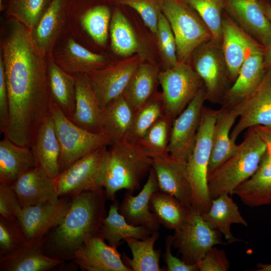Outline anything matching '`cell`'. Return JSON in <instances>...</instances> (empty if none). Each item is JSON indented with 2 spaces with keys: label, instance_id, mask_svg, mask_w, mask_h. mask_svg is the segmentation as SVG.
Instances as JSON below:
<instances>
[{
  "label": "cell",
  "instance_id": "cell-37",
  "mask_svg": "<svg viewBox=\"0 0 271 271\" xmlns=\"http://www.w3.org/2000/svg\"><path fill=\"white\" fill-rule=\"evenodd\" d=\"M149 206L160 224L175 231L184 224L192 210L172 195L160 190L152 195Z\"/></svg>",
  "mask_w": 271,
  "mask_h": 271
},
{
  "label": "cell",
  "instance_id": "cell-48",
  "mask_svg": "<svg viewBox=\"0 0 271 271\" xmlns=\"http://www.w3.org/2000/svg\"><path fill=\"white\" fill-rule=\"evenodd\" d=\"M173 235H170L166 237L165 251L163 255L164 260L168 271H197L199 270L197 263L187 264L182 259L174 256L171 252Z\"/></svg>",
  "mask_w": 271,
  "mask_h": 271
},
{
  "label": "cell",
  "instance_id": "cell-18",
  "mask_svg": "<svg viewBox=\"0 0 271 271\" xmlns=\"http://www.w3.org/2000/svg\"><path fill=\"white\" fill-rule=\"evenodd\" d=\"M71 259L84 271H132L117 248L107 244L98 234L86 240Z\"/></svg>",
  "mask_w": 271,
  "mask_h": 271
},
{
  "label": "cell",
  "instance_id": "cell-40",
  "mask_svg": "<svg viewBox=\"0 0 271 271\" xmlns=\"http://www.w3.org/2000/svg\"><path fill=\"white\" fill-rule=\"evenodd\" d=\"M173 120L165 113L147 131L138 143L144 152L152 159L169 154Z\"/></svg>",
  "mask_w": 271,
  "mask_h": 271
},
{
  "label": "cell",
  "instance_id": "cell-54",
  "mask_svg": "<svg viewBox=\"0 0 271 271\" xmlns=\"http://www.w3.org/2000/svg\"><path fill=\"white\" fill-rule=\"evenodd\" d=\"M257 271H271V263H259L257 265Z\"/></svg>",
  "mask_w": 271,
  "mask_h": 271
},
{
  "label": "cell",
  "instance_id": "cell-53",
  "mask_svg": "<svg viewBox=\"0 0 271 271\" xmlns=\"http://www.w3.org/2000/svg\"><path fill=\"white\" fill-rule=\"evenodd\" d=\"M262 9L271 22V4L267 0H259Z\"/></svg>",
  "mask_w": 271,
  "mask_h": 271
},
{
  "label": "cell",
  "instance_id": "cell-24",
  "mask_svg": "<svg viewBox=\"0 0 271 271\" xmlns=\"http://www.w3.org/2000/svg\"><path fill=\"white\" fill-rule=\"evenodd\" d=\"M76 80V105L74 114L69 119L88 131L101 133L102 109L93 91L86 73L74 74Z\"/></svg>",
  "mask_w": 271,
  "mask_h": 271
},
{
  "label": "cell",
  "instance_id": "cell-21",
  "mask_svg": "<svg viewBox=\"0 0 271 271\" xmlns=\"http://www.w3.org/2000/svg\"><path fill=\"white\" fill-rule=\"evenodd\" d=\"M11 186L22 207L59 197L56 179L40 165L28 170Z\"/></svg>",
  "mask_w": 271,
  "mask_h": 271
},
{
  "label": "cell",
  "instance_id": "cell-33",
  "mask_svg": "<svg viewBox=\"0 0 271 271\" xmlns=\"http://www.w3.org/2000/svg\"><path fill=\"white\" fill-rule=\"evenodd\" d=\"M119 204L115 199L110 205L106 216L103 219L98 235L108 244L117 248L121 240L132 237L143 240L154 232L143 226L129 224L119 212Z\"/></svg>",
  "mask_w": 271,
  "mask_h": 271
},
{
  "label": "cell",
  "instance_id": "cell-34",
  "mask_svg": "<svg viewBox=\"0 0 271 271\" xmlns=\"http://www.w3.org/2000/svg\"><path fill=\"white\" fill-rule=\"evenodd\" d=\"M160 71L154 64L144 61L133 74L122 96L135 111L157 91Z\"/></svg>",
  "mask_w": 271,
  "mask_h": 271
},
{
  "label": "cell",
  "instance_id": "cell-3",
  "mask_svg": "<svg viewBox=\"0 0 271 271\" xmlns=\"http://www.w3.org/2000/svg\"><path fill=\"white\" fill-rule=\"evenodd\" d=\"M266 152L264 141L254 127L249 128L236 152L208 176L211 199L224 193L232 195L256 172Z\"/></svg>",
  "mask_w": 271,
  "mask_h": 271
},
{
  "label": "cell",
  "instance_id": "cell-39",
  "mask_svg": "<svg viewBox=\"0 0 271 271\" xmlns=\"http://www.w3.org/2000/svg\"><path fill=\"white\" fill-rule=\"evenodd\" d=\"M109 33L112 51L122 57L140 53L141 47L129 21L119 10L114 12L110 23Z\"/></svg>",
  "mask_w": 271,
  "mask_h": 271
},
{
  "label": "cell",
  "instance_id": "cell-47",
  "mask_svg": "<svg viewBox=\"0 0 271 271\" xmlns=\"http://www.w3.org/2000/svg\"><path fill=\"white\" fill-rule=\"evenodd\" d=\"M197 264L200 271H226L230 266L225 251L215 246L211 248Z\"/></svg>",
  "mask_w": 271,
  "mask_h": 271
},
{
  "label": "cell",
  "instance_id": "cell-16",
  "mask_svg": "<svg viewBox=\"0 0 271 271\" xmlns=\"http://www.w3.org/2000/svg\"><path fill=\"white\" fill-rule=\"evenodd\" d=\"M221 47L232 84L248 56L263 47L235 23L224 11L222 16Z\"/></svg>",
  "mask_w": 271,
  "mask_h": 271
},
{
  "label": "cell",
  "instance_id": "cell-41",
  "mask_svg": "<svg viewBox=\"0 0 271 271\" xmlns=\"http://www.w3.org/2000/svg\"><path fill=\"white\" fill-rule=\"evenodd\" d=\"M198 14L209 29L212 39L222 41V16L224 5L222 0H182Z\"/></svg>",
  "mask_w": 271,
  "mask_h": 271
},
{
  "label": "cell",
  "instance_id": "cell-51",
  "mask_svg": "<svg viewBox=\"0 0 271 271\" xmlns=\"http://www.w3.org/2000/svg\"><path fill=\"white\" fill-rule=\"evenodd\" d=\"M266 145V153L271 158V127L256 126L254 127Z\"/></svg>",
  "mask_w": 271,
  "mask_h": 271
},
{
  "label": "cell",
  "instance_id": "cell-14",
  "mask_svg": "<svg viewBox=\"0 0 271 271\" xmlns=\"http://www.w3.org/2000/svg\"><path fill=\"white\" fill-rule=\"evenodd\" d=\"M206 101L203 87L186 108L174 119L168 146L169 154L171 156L187 162L195 145Z\"/></svg>",
  "mask_w": 271,
  "mask_h": 271
},
{
  "label": "cell",
  "instance_id": "cell-44",
  "mask_svg": "<svg viewBox=\"0 0 271 271\" xmlns=\"http://www.w3.org/2000/svg\"><path fill=\"white\" fill-rule=\"evenodd\" d=\"M25 244L16 220L0 216V256L11 252Z\"/></svg>",
  "mask_w": 271,
  "mask_h": 271
},
{
  "label": "cell",
  "instance_id": "cell-1",
  "mask_svg": "<svg viewBox=\"0 0 271 271\" xmlns=\"http://www.w3.org/2000/svg\"><path fill=\"white\" fill-rule=\"evenodd\" d=\"M1 49L9 108L3 133L14 144L31 148L53 104L47 57L36 47L31 31L13 18Z\"/></svg>",
  "mask_w": 271,
  "mask_h": 271
},
{
  "label": "cell",
  "instance_id": "cell-26",
  "mask_svg": "<svg viewBox=\"0 0 271 271\" xmlns=\"http://www.w3.org/2000/svg\"><path fill=\"white\" fill-rule=\"evenodd\" d=\"M42 244H24L0 256L1 271H45L64 262L49 257L42 251Z\"/></svg>",
  "mask_w": 271,
  "mask_h": 271
},
{
  "label": "cell",
  "instance_id": "cell-20",
  "mask_svg": "<svg viewBox=\"0 0 271 271\" xmlns=\"http://www.w3.org/2000/svg\"><path fill=\"white\" fill-rule=\"evenodd\" d=\"M159 190L156 175L152 167L143 189L136 196L127 191L119 204V212L130 224L143 226L155 232L160 228V223L155 214L150 209L152 195Z\"/></svg>",
  "mask_w": 271,
  "mask_h": 271
},
{
  "label": "cell",
  "instance_id": "cell-31",
  "mask_svg": "<svg viewBox=\"0 0 271 271\" xmlns=\"http://www.w3.org/2000/svg\"><path fill=\"white\" fill-rule=\"evenodd\" d=\"M31 148L39 165L56 179L60 174V149L51 114L40 127Z\"/></svg>",
  "mask_w": 271,
  "mask_h": 271
},
{
  "label": "cell",
  "instance_id": "cell-55",
  "mask_svg": "<svg viewBox=\"0 0 271 271\" xmlns=\"http://www.w3.org/2000/svg\"><path fill=\"white\" fill-rule=\"evenodd\" d=\"M2 0H0V5H1V7H2Z\"/></svg>",
  "mask_w": 271,
  "mask_h": 271
},
{
  "label": "cell",
  "instance_id": "cell-22",
  "mask_svg": "<svg viewBox=\"0 0 271 271\" xmlns=\"http://www.w3.org/2000/svg\"><path fill=\"white\" fill-rule=\"evenodd\" d=\"M239 114L238 104L233 106H221L218 109L213 131L212 149L208 177L237 150L238 144L231 141L230 133Z\"/></svg>",
  "mask_w": 271,
  "mask_h": 271
},
{
  "label": "cell",
  "instance_id": "cell-7",
  "mask_svg": "<svg viewBox=\"0 0 271 271\" xmlns=\"http://www.w3.org/2000/svg\"><path fill=\"white\" fill-rule=\"evenodd\" d=\"M51 115L60 149V174L80 158L113 144L103 133L90 132L74 124L54 103Z\"/></svg>",
  "mask_w": 271,
  "mask_h": 271
},
{
  "label": "cell",
  "instance_id": "cell-29",
  "mask_svg": "<svg viewBox=\"0 0 271 271\" xmlns=\"http://www.w3.org/2000/svg\"><path fill=\"white\" fill-rule=\"evenodd\" d=\"M49 84L53 103L69 119L75 112L76 105V80L74 74L62 69L48 56Z\"/></svg>",
  "mask_w": 271,
  "mask_h": 271
},
{
  "label": "cell",
  "instance_id": "cell-5",
  "mask_svg": "<svg viewBox=\"0 0 271 271\" xmlns=\"http://www.w3.org/2000/svg\"><path fill=\"white\" fill-rule=\"evenodd\" d=\"M218 110L204 106L195 145L186 162L192 195V210L207 212L212 199L208 186V167L212 149V135Z\"/></svg>",
  "mask_w": 271,
  "mask_h": 271
},
{
  "label": "cell",
  "instance_id": "cell-2",
  "mask_svg": "<svg viewBox=\"0 0 271 271\" xmlns=\"http://www.w3.org/2000/svg\"><path fill=\"white\" fill-rule=\"evenodd\" d=\"M106 199L104 188L71 197L70 207L62 221L43 240V252L49 257L64 261L71 259L86 240L98 234L107 215Z\"/></svg>",
  "mask_w": 271,
  "mask_h": 271
},
{
  "label": "cell",
  "instance_id": "cell-17",
  "mask_svg": "<svg viewBox=\"0 0 271 271\" xmlns=\"http://www.w3.org/2000/svg\"><path fill=\"white\" fill-rule=\"evenodd\" d=\"M224 12L263 47L271 38V22L259 0H222Z\"/></svg>",
  "mask_w": 271,
  "mask_h": 271
},
{
  "label": "cell",
  "instance_id": "cell-35",
  "mask_svg": "<svg viewBox=\"0 0 271 271\" xmlns=\"http://www.w3.org/2000/svg\"><path fill=\"white\" fill-rule=\"evenodd\" d=\"M134 111L122 95L102 109L101 133L113 144L125 140L132 121Z\"/></svg>",
  "mask_w": 271,
  "mask_h": 271
},
{
  "label": "cell",
  "instance_id": "cell-11",
  "mask_svg": "<svg viewBox=\"0 0 271 271\" xmlns=\"http://www.w3.org/2000/svg\"><path fill=\"white\" fill-rule=\"evenodd\" d=\"M144 61L143 54L138 53L86 73L102 109L122 95L133 74Z\"/></svg>",
  "mask_w": 271,
  "mask_h": 271
},
{
  "label": "cell",
  "instance_id": "cell-4",
  "mask_svg": "<svg viewBox=\"0 0 271 271\" xmlns=\"http://www.w3.org/2000/svg\"><path fill=\"white\" fill-rule=\"evenodd\" d=\"M107 150L103 188L106 198L113 201L121 189L133 192L140 188L142 179L152 167V159L137 144L124 140L112 144Z\"/></svg>",
  "mask_w": 271,
  "mask_h": 271
},
{
  "label": "cell",
  "instance_id": "cell-28",
  "mask_svg": "<svg viewBox=\"0 0 271 271\" xmlns=\"http://www.w3.org/2000/svg\"><path fill=\"white\" fill-rule=\"evenodd\" d=\"M246 205L271 204V158L266 152L254 174L233 191Z\"/></svg>",
  "mask_w": 271,
  "mask_h": 271
},
{
  "label": "cell",
  "instance_id": "cell-36",
  "mask_svg": "<svg viewBox=\"0 0 271 271\" xmlns=\"http://www.w3.org/2000/svg\"><path fill=\"white\" fill-rule=\"evenodd\" d=\"M159 236L157 231L143 240L132 237L125 238L124 241L129 247L132 255V258H130L123 253L122 259L125 265L132 271L164 270L160 266L161 249H154V244Z\"/></svg>",
  "mask_w": 271,
  "mask_h": 271
},
{
  "label": "cell",
  "instance_id": "cell-30",
  "mask_svg": "<svg viewBox=\"0 0 271 271\" xmlns=\"http://www.w3.org/2000/svg\"><path fill=\"white\" fill-rule=\"evenodd\" d=\"M56 58L54 61L57 65L72 74H86L109 63L105 56L90 51L72 38L65 43Z\"/></svg>",
  "mask_w": 271,
  "mask_h": 271
},
{
  "label": "cell",
  "instance_id": "cell-13",
  "mask_svg": "<svg viewBox=\"0 0 271 271\" xmlns=\"http://www.w3.org/2000/svg\"><path fill=\"white\" fill-rule=\"evenodd\" d=\"M172 246L187 264L197 263L212 247L225 244L218 231L211 228L201 213L192 209L184 224L175 231Z\"/></svg>",
  "mask_w": 271,
  "mask_h": 271
},
{
  "label": "cell",
  "instance_id": "cell-27",
  "mask_svg": "<svg viewBox=\"0 0 271 271\" xmlns=\"http://www.w3.org/2000/svg\"><path fill=\"white\" fill-rule=\"evenodd\" d=\"M228 194H222L212 199L208 210L201 213L202 218L212 229L223 235L229 243L240 241L232 234V224H240L247 226L248 224L239 211L237 205Z\"/></svg>",
  "mask_w": 271,
  "mask_h": 271
},
{
  "label": "cell",
  "instance_id": "cell-38",
  "mask_svg": "<svg viewBox=\"0 0 271 271\" xmlns=\"http://www.w3.org/2000/svg\"><path fill=\"white\" fill-rule=\"evenodd\" d=\"M164 113L162 92L157 91L147 102L134 111L131 125L125 140L137 144L150 127Z\"/></svg>",
  "mask_w": 271,
  "mask_h": 271
},
{
  "label": "cell",
  "instance_id": "cell-32",
  "mask_svg": "<svg viewBox=\"0 0 271 271\" xmlns=\"http://www.w3.org/2000/svg\"><path fill=\"white\" fill-rule=\"evenodd\" d=\"M64 23L62 0H52L31 31L33 42L45 56H50Z\"/></svg>",
  "mask_w": 271,
  "mask_h": 271
},
{
  "label": "cell",
  "instance_id": "cell-10",
  "mask_svg": "<svg viewBox=\"0 0 271 271\" xmlns=\"http://www.w3.org/2000/svg\"><path fill=\"white\" fill-rule=\"evenodd\" d=\"M107 147L100 148L80 158L56 179L59 197H70L103 188Z\"/></svg>",
  "mask_w": 271,
  "mask_h": 271
},
{
  "label": "cell",
  "instance_id": "cell-50",
  "mask_svg": "<svg viewBox=\"0 0 271 271\" xmlns=\"http://www.w3.org/2000/svg\"><path fill=\"white\" fill-rule=\"evenodd\" d=\"M156 36L159 50L174 37L170 24L161 11L159 16Z\"/></svg>",
  "mask_w": 271,
  "mask_h": 271
},
{
  "label": "cell",
  "instance_id": "cell-45",
  "mask_svg": "<svg viewBox=\"0 0 271 271\" xmlns=\"http://www.w3.org/2000/svg\"><path fill=\"white\" fill-rule=\"evenodd\" d=\"M117 2L136 10L147 27L156 35L159 16L161 11L159 0H117Z\"/></svg>",
  "mask_w": 271,
  "mask_h": 271
},
{
  "label": "cell",
  "instance_id": "cell-8",
  "mask_svg": "<svg viewBox=\"0 0 271 271\" xmlns=\"http://www.w3.org/2000/svg\"><path fill=\"white\" fill-rule=\"evenodd\" d=\"M190 62L203 81L206 101L221 104L231 83L221 43L213 39L203 43L194 51Z\"/></svg>",
  "mask_w": 271,
  "mask_h": 271
},
{
  "label": "cell",
  "instance_id": "cell-46",
  "mask_svg": "<svg viewBox=\"0 0 271 271\" xmlns=\"http://www.w3.org/2000/svg\"><path fill=\"white\" fill-rule=\"evenodd\" d=\"M23 207L11 185L0 182V215L8 220H16Z\"/></svg>",
  "mask_w": 271,
  "mask_h": 271
},
{
  "label": "cell",
  "instance_id": "cell-56",
  "mask_svg": "<svg viewBox=\"0 0 271 271\" xmlns=\"http://www.w3.org/2000/svg\"><path fill=\"white\" fill-rule=\"evenodd\" d=\"M267 1H268L269 2V3L271 4V0H267Z\"/></svg>",
  "mask_w": 271,
  "mask_h": 271
},
{
  "label": "cell",
  "instance_id": "cell-19",
  "mask_svg": "<svg viewBox=\"0 0 271 271\" xmlns=\"http://www.w3.org/2000/svg\"><path fill=\"white\" fill-rule=\"evenodd\" d=\"M159 190L169 193L190 209L192 195L188 180L186 162L169 154L152 159Z\"/></svg>",
  "mask_w": 271,
  "mask_h": 271
},
{
  "label": "cell",
  "instance_id": "cell-42",
  "mask_svg": "<svg viewBox=\"0 0 271 271\" xmlns=\"http://www.w3.org/2000/svg\"><path fill=\"white\" fill-rule=\"evenodd\" d=\"M111 18L109 8L99 5L87 11L81 18V24L96 43L103 46L107 41Z\"/></svg>",
  "mask_w": 271,
  "mask_h": 271
},
{
  "label": "cell",
  "instance_id": "cell-25",
  "mask_svg": "<svg viewBox=\"0 0 271 271\" xmlns=\"http://www.w3.org/2000/svg\"><path fill=\"white\" fill-rule=\"evenodd\" d=\"M39 165L31 149L6 138L0 142V182L12 185L30 169Z\"/></svg>",
  "mask_w": 271,
  "mask_h": 271
},
{
  "label": "cell",
  "instance_id": "cell-43",
  "mask_svg": "<svg viewBox=\"0 0 271 271\" xmlns=\"http://www.w3.org/2000/svg\"><path fill=\"white\" fill-rule=\"evenodd\" d=\"M49 0H11L8 13L32 31L49 5Z\"/></svg>",
  "mask_w": 271,
  "mask_h": 271
},
{
  "label": "cell",
  "instance_id": "cell-23",
  "mask_svg": "<svg viewBox=\"0 0 271 271\" xmlns=\"http://www.w3.org/2000/svg\"><path fill=\"white\" fill-rule=\"evenodd\" d=\"M263 47L252 52L241 66L237 76L226 92L221 106L235 105L249 96L265 74Z\"/></svg>",
  "mask_w": 271,
  "mask_h": 271
},
{
  "label": "cell",
  "instance_id": "cell-9",
  "mask_svg": "<svg viewBox=\"0 0 271 271\" xmlns=\"http://www.w3.org/2000/svg\"><path fill=\"white\" fill-rule=\"evenodd\" d=\"M165 113L173 120L204 87L203 81L190 63L179 62L160 71Z\"/></svg>",
  "mask_w": 271,
  "mask_h": 271
},
{
  "label": "cell",
  "instance_id": "cell-49",
  "mask_svg": "<svg viewBox=\"0 0 271 271\" xmlns=\"http://www.w3.org/2000/svg\"><path fill=\"white\" fill-rule=\"evenodd\" d=\"M9 99L4 65L0 56V130L3 133L9 117Z\"/></svg>",
  "mask_w": 271,
  "mask_h": 271
},
{
  "label": "cell",
  "instance_id": "cell-15",
  "mask_svg": "<svg viewBox=\"0 0 271 271\" xmlns=\"http://www.w3.org/2000/svg\"><path fill=\"white\" fill-rule=\"evenodd\" d=\"M238 105L240 114L230 133L233 143L246 129L259 125L271 127V70L266 71L256 89Z\"/></svg>",
  "mask_w": 271,
  "mask_h": 271
},
{
  "label": "cell",
  "instance_id": "cell-52",
  "mask_svg": "<svg viewBox=\"0 0 271 271\" xmlns=\"http://www.w3.org/2000/svg\"><path fill=\"white\" fill-rule=\"evenodd\" d=\"M263 59L266 70H271V38L263 47Z\"/></svg>",
  "mask_w": 271,
  "mask_h": 271
},
{
  "label": "cell",
  "instance_id": "cell-12",
  "mask_svg": "<svg viewBox=\"0 0 271 271\" xmlns=\"http://www.w3.org/2000/svg\"><path fill=\"white\" fill-rule=\"evenodd\" d=\"M71 201V197H59L23 207L17 222L25 244H42L48 233L61 223Z\"/></svg>",
  "mask_w": 271,
  "mask_h": 271
},
{
  "label": "cell",
  "instance_id": "cell-6",
  "mask_svg": "<svg viewBox=\"0 0 271 271\" xmlns=\"http://www.w3.org/2000/svg\"><path fill=\"white\" fill-rule=\"evenodd\" d=\"M159 5L171 27L178 61L190 63L194 51L212 39L209 29L196 12L182 0H159Z\"/></svg>",
  "mask_w": 271,
  "mask_h": 271
}]
</instances>
